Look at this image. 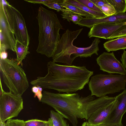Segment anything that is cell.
Here are the masks:
<instances>
[{"mask_svg": "<svg viewBox=\"0 0 126 126\" xmlns=\"http://www.w3.org/2000/svg\"><path fill=\"white\" fill-rule=\"evenodd\" d=\"M36 18L39 28V43L37 52L48 58L52 57L61 38L63 27L54 12L40 6Z\"/></svg>", "mask_w": 126, "mask_h": 126, "instance_id": "3", "label": "cell"}, {"mask_svg": "<svg viewBox=\"0 0 126 126\" xmlns=\"http://www.w3.org/2000/svg\"><path fill=\"white\" fill-rule=\"evenodd\" d=\"M47 121L37 119L27 120L25 121V126H41L46 124Z\"/></svg>", "mask_w": 126, "mask_h": 126, "instance_id": "24", "label": "cell"}, {"mask_svg": "<svg viewBox=\"0 0 126 126\" xmlns=\"http://www.w3.org/2000/svg\"><path fill=\"white\" fill-rule=\"evenodd\" d=\"M23 108L21 96L0 91V121L2 123L18 116Z\"/></svg>", "mask_w": 126, "mask_h": 126, "instance_id": "8", "label": "cell"}, {"mask_svg": "<svg viewBox=\"0 0 126 126\" xmlns=\"http://www.w3.org/2000/svg\"><path fill=\"white\" fill-rule=\"evenodd\" d=\"M100 69L110 74L117 73L126 75V70L122 63L115 57L113 52H104L96 59Z\"/></svg>", "mask_w": 126, "mask_h": 126, "instance_id": "10", "label": "cell"}, {"mask_svg": "<svg viewBox=\"0 0 126 126\" xmlns=\"http://www.w3.org/2000/svg\"><path fill=\"white\" fill-rule=\"evenodd\" d=\"M42 94L40 102L53 108L72 126H77L78 118L88 120L99 108L94 97L91 94L82 97L78 93H55L46 91Z\"/></svg>", "mask_w": 126, "mask_h": 126, "instance_id": "2", "label": "cell"}, {"mask_svg": "<svg viewBox=\"0 0 126 126\" xmlns=\"http://www.w3.org/2000/svg\"><path fill=\"white\" fill-rule=\"evenodd\" d=\"M61 11L62 17L64 20L66 19L69 22L71 21L76 24H78L83 18L81 15L66 9L63 8Z\"/></svg>", "mask_w": 126, "mask_h": 126, "instance_id": "18", "label": "cell"}, {"mask_svg": "<svg viewBox=\"0 0 126 126\" xmlns=\"http://www.w3.org/2000/svg\"><path fill=\"white\" fill-rule=\"evenodd\" d=\"M115 97L116 106L102 124L123 126L122 119L126 112V89Z\"/></svg>", "mask_w": 126, "mask_h": 126, "instance_id": "11", "label": "cell"}, {"mask_svg": "<svg viewBox=\"0 0 126 126\" xmlns=\"http://www.w3.org/2000/svg\"><path fill=\"white\" fill-rule=\"evenodd\" d=\"M126 75L98 74L92 76L88 83L91 95L97 97L119 92L125 89Z\"/></svg>", "mask_w": 126, "mask_h": 126, "instance_id": "6", "label": "cell"}, {"mask_svg": "<svg viewBox=\"0 0 126 126\" xmlns=\"http://www.w3.org/2000/svg\"><path fill=\"white\" fill-rule=\"evenodd\" d=\"M53 124L52 119L50 118H49L45 126H53Z\"/></svg>", "mask_w": 126, "mask_h": 126, "instance_id": "33", "label": "cell"}, {"mask_svg": "<svg viewBox=\"0 0 126 126\" xmlns=\"http://www.w3.org/2000/svg\"><path fill=\"white\" fill-rule=\"evenodd\" d=\"M124 25H126V22L124 23Z\"/></svg>", "mask_w": 126, "mask_h": 126, "instance_id": "37", "label": "cell"}, {"mask_svg": "<svg viewBox=\"0 0 126 126\" xmlns=\"http://www.w3.org/2000/svg\"></svg>", "mask_w": 126, "mask_h": 126, "instance_id": "39", "label": "cell"}, {"mask_svg": "<svg viewBox=\"0 0 126 126\" xmlns=\"http://www.w3.org/2000/svg\"><path fill=\"white\" fill-rule=\"evenodd\" d=\"M64 0H49L48 2L43 4L49 8L53 9L57 12L61 11L63 7L61 6L59 3L63 2Z\"/></svg>", "mask_w": 126, "mask_h": 126, "instance_id": "22", "label": "cell"}, {"mask_svg": "<svg viewBox=\"0 0 126 126\" xmlns=\"http://www.w3.org/2000/svg\"></svg>", "mask_w": 126, "mask_h": 126, "instance_id": "40", "label": "cell"}, {"mask_svg": "<svg viewBox=\"0 0 126 126\" xmlns=\"http://www.w3.org/2000/svg\"><path fill=\"white\" fill-rule=\"evenodd\" d=\"M50 115L53 126H67L64 118L59 113L51 110Z\"/></svg>", "mask_w": 126, "mask_h": 126, "instance_id": "19", "label": "cell"}, {"mask_svg": "<svg viewBox=\"0 0 126 126\" xmlns=\"http://www.w3.org/2000/svg\"><path fill=\"white\" fill-rule=\"evenodd\" d=\"M107 1L114 7L116 11L115 14L124 13L126 12V0H107Z\"/></svg>", "mask_w": 126, "mask_h": 126, "instance_id": "20", "label": "cell"}, {"mask_svg": "<svg viewBox=\"0 0 126 126\" xmlns=\"http://www.w3.org/2000/svg\"><path fill=\"white\" fill-rule=\"evenodd\" d=\"M116 101L98 109L92 113L88 120L91 126H96L103 123L115 107Z\"/></svg>", "mask_w": 126, "mask_h": 126, "instance_id": "14", "label": "cell"}, {"mask_svg": "<svg viewBox=\"0 0 126 126\" xmlns=\"http://www.w3.org/2000/svg\"><path fill=\"white\" fill-rule=\"evenodd\" d=\"M47 66L48 73L44 77H38L32 81L31 84L59 93H72L83 89L94 74L93 71L84 66L62 65L50 61Z\"/></svg>", "mask_w": 126, "mask_h": 126, "instance_id": "1", "label": "cell"}, {"mask_svg": "<svg viewBox=\"0 0 126 126\" xmlns=\"http://www.w3.org/2000/svg\"><path fill=\"white\" fill-rule=\"evenodd\" d=\"M82 30V28L73 31L66 30L62 35L53 54L52 57L53 62L72 65L77 57L87 58L94 54L98 55V44L100 42L99 38H95L91 45L87 47H79L73 45V41Z\"/></svg>", "mask_w": 126, "mask_h": 126, "instance_id": "4", "label": "cell"}, {"mask_svg": "<svg viewBox=\"0 0 126 126\" xmlns=\"http://www.w3.org/2000/svg\"><path fill=\"white\" fill-rule=\"evenodd\" d=\"M46 124H44V125H42V126H45Z\"/></svg>", "mask_w": 126, "mask_h": 126, "instance_id": "38", "label": "cell"}, {"mask_svg": "<svg viewBox=\"0 0 126 126\" xmlns=\"http://www.w3.org/2000/svg\"><path fill=\"white\" fill-rule=\"evenodd\" d=\"M42 92L39 90L38 92L36 94H34V98L37 97L38 98L39 101L40 102L43 96V94Z\"/></svg>", "mask_w": 126, "mask_h": 126, "instance_id": "31", "label": "cell"}, {"mask_svg": "<svg viewBox=\"0 0 126 126\" xmlns=\"http://www.w3.org/2000/svg\"><path fill=\"white\" fill-rule=\"evenodd\" d=\"M126 20V12L115 14L102 18H83L78 25L91 28L94 25L104 23L120 22Z\"/></svg>", "mask_w": 126, "mask_h": 126, "instance_id": "13", "label": "cell"}, {"mask_svg": "<svg viewBox=\"0 0 126 126\" xmlns=\"http://www.w3.org/2000/svg\"><path fill=\"white\" fill-rule=\"evenodd\" d=\"M29 47L25 46L16 40L15 45V52L17 56L16 61L19 65H22V61L26 57L27 55L30 53L28 51Z\"/></svg>", "mask_w": 126, "mask_h": 126, "instance_id": "17", "label": "cell"}, {"mask_svg": "<svg viewBox=\"0 0 126 126\" xmlns=\"http://www.w3.org/2000/svg\"><path fill=\"white\" fill-rule=\"evenodd\" d=\"M126 36V25H124L116 31L108 39H113L115 38Z\"/></svg>", "mask_w": 126, "mask_h": 126, "instance_id": "26", "label": "cell"}, {"mask_svg": "<svg viewBox=\"0 0 126 126\" xmlns=\"http://www.w3.org/2000/svg\"><path fill=\"white\" fill-rule=\"evenodd\" d=\"M0 60H5L7 59L8 54L6 51L0 52Z\"/></svg>", "mask_w": 126, "mask_h": 126, "instance_id": "30", "label": "cell"}, {"mask_svg": "<svg viewBox=\"0 0 126 126\" xmlns=\"http://www.w3.org/2000/svg\"><path fill=\"white\" fill-rule=\"evenodd\" d=\"M120 60L123 65L124 67L126 68V50H124L123 53L122 55Z\"/></svg>", "mask_w": 126, "mask_h": 126, "instance_id": "29", "label": "cell"}, {"mask_svg": "<svg viewBox=\"0 0 126 126\" xmlns=\"http://www.w3.org/2000/svg\"><path fill=\"white\" fill-rule=\"evenodd\" d=\"M98 8L102 7L108 3L107 0H90Z\"/></svg>", "mask_w": 126, "mask_h": 126, "instance_id": "28", "label": "cell"}, {"mask_svg": "<svg viewBox=\"0 0 126 126\" xmlns=\"http://www.w3.org/2000/svg\"><path fill=\"white\" fill-rule=\"evenodd\" d=\"M1 1L9 26L15 35L16 40L25 46H28L30 38L23 16L19 11L6 0Z\"/></svg>", "mask_w": 126, "mask_h": 126, "instance_id": "7", "label": "cell"}, {"mask_svg": "<svg viewBox=\"0 0 126 126\" xmlns=\"http://www.w3.org/2000/svg\"><path fill=\"white\" fill-rule=\"evenodd\" d=\"M59 5L61 6L66 9L69 10L76 13L80 14L82 16H84L86 18H95L93 15L86 12L79 8L75 6L70 5L64 1L61 3H59Z\"/></svg>", "mask_w": 126, "mask_h": 126, "instance_id": "21", "label": "cell"}, {"mask_svg": "<svg viewBox=\"0 0 126 126\" xmlns=\"http://www.w3.org/2000/svg\"><path fill=\"white\" fill-rule=\"evenodd\" d=\"M5 126H25V121L18 119H10L5 123Z\"/></svg>", "mask_w": 126, "mask_h": 126, "instance_id": "27", "label": "cell"}, {"mask_svg": "<svg viewBox=\"0 0 126 126\" xmlns=\"http://www.w3.org/2000/svg\"><path fill=\"white\" fill-rule=\"evenodd\" d=\"M96 126H120L114 125H106L102 124Z\"/></svg>", "mask_w": 126, "mask_h": 126, "instance_id": "34", "label": "cell"}, {"mask_svg": "<svg viewBox=\"0 0 126 126\" xmlns=\"http://www.w3.org/2000/svg\"><path fill=\"white\" fill-rule=\"evenodd\" d=\"M98 8L107 16L113 15L116 13V11L114 7L108 2L104 6Z\"/></svg>", "mask_w": 126, "mask_h": 126, "instance_id": "23", "label": "cell"}, {"mask_svg": "<svg viewBox=\"0 0 126 126\" xmlns=\"http://www.w3.org/2000/svg\"><path fill=\"white\" fill-rule=\"evenodd\" d=\"M32 92L34 94L37 93L39 91V89L36 86H33L32 88Z\"/></svg>", "mask_w": 126, "mask_h": 126, "instance_id": "32", "label": "cell"}, {"mask_svg": "<svg viewBox=\"0 0 126 126\" xmlns=\"http://www.w3.org/2000/svg\"><path fill=\"white\" fill-rule=\"evenodd\" d=\"M5 123H2L0 121V126H5Z\"/></svg>", "mask_w": 126, "mask_h": 126, "instance_id": "36", "label": "cell"}, {"mask_svg": "<svg viewBox=\"0 0 126 126\" xmlns=\"http://www.w3.org/2000/svg\"><path fill=\"white\" fill-rule=\"evenodd\" d=\"M81 126H90V125L87 122H86L83 123Z\"/></svg>", "mask_w": 126, "mask_h": 126, "instance_id": "35", "label": "cell"}, {"mask_svg": "<svg viewBox=\"0 0 126 126\" xmlns=\"http://www.w3.org/2000/svg\"><path fill=\"white\" fill-rule=\"evenodd\" d=\"M103 46L108 52L126 49V36L109 40L105 43Z\"/></svg>", "mask_w": 126, "mask_h": 126, "instance_id": "15", "label": "cell"}, {"mask_svg": "<svg viewBox=\"0 0 126 126\" xmlns=\"http://www.w3.org/2000/svg\"><path fill=\"white\" fill-rule=\"evenodd\" d=\"M78 2L93 10L102 12L101 10L90 0H76Z\"/></svg>", "mask_w": 126, "mask_h": 126, "instance_id": "25", "label": "cell"}, {"mask_svg": "<svg viewBox=\"0 0 126 126\" xmlns=\"http://www.w3.org/2000/svg\"><path fill=\"white\" fill-rule=\"evenodd\" d=\"M64 2L89 13L95 18H102L107 16L103 13L95 11L89 8L78 2L76 0H64Z\"/></svg>", "mask_w": 126, "mask_h": 126, "instance_id": "16", "label": "cell"}, {"mask_svg": "<svg viewBox=\"0 0 126 126\" xmlns=\"http://www.w3.org/2000/svg\"><path fill=\"white\" fill-rule=\"evenodd\" d=\"M0 72L3 81L10 92L21 96L29 87L23 69L16 59L0 60Z\"/></svg>", "mask_w": 126, "mask_h": 126, "instance_id": "5", "label": "cell"}, {"mask_svg": "<svg viewBox=\"0 0 126 126\" xmlns=\"http://www.w3.org/2000/svg\"><path fill=\"white\" fill-rule=\"evenodd\" d=\"M0 52L9 49L15 52L16 40L9 26L1 0H0Z\"/></svg>", "mask_w": 126, "mask_h": 126, "instance_id": "9", "label": "cell"}, {"mask_svg": "<svg viewBox=\"0 0 126 126\" xmlns=\"http://www.w3.org/2000/svg\"><path fill=\"white\" fill-rule=\"evenodd\" d=\"M126 20L115 23H104L95 25L93 26L88 34L90 38L93 37L106 39L112 35L116 31L124 25Z\"/></svg>", "mask_w": 126, "mask_h": 126, "instance_id": "12", "label": "cell"}]
</instances>
